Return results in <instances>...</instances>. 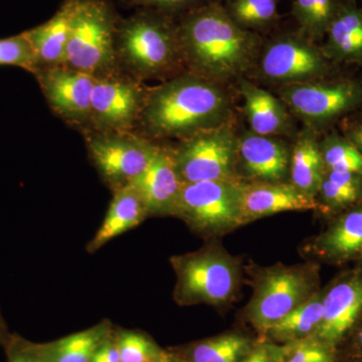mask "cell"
Returning <instances> with one entry per match:
<instances>
[{
  "label": "cell",
  "mask_w": 362,
  "mask_h": 362,
  "mask_svg": "<svg viewBox=\"0 0 362 362\" xmlns=\"http://www.w3.org/2000/svg\"><path fill=\"white\" fill-rule=\"evenodd\" d=\"M185 70L223 84L242 78L261 52L259 33L244 30L214 0L177 18Z\"/></svg>",
  "instance_id": "6da1fadb"
},
{
  "label": "cell",
  "mask_w": 362,
  "mask_h": 362,
  "mask_svg": "<svg viewBox=\"0 0 362 362\" xmlns=\"http://www.w3.org/2000/svg\"><path fill=\"white\" fill-rule=\"evenodd\" d=\"M230 112L221 84L185 71L147 89L136 132L154 142L181 141L226 124Z\"/></svg>",
  "instance_id": "7a4b0ae2"
},
{
  "label": "cell",
  "mask_w": 362,
  "mask_h": 362,
  "mask_svg": "<svg viewBox=\"0 0 362 362\" xmlns=\"http://www.w3.org/2000/svg\"><path fill=\"white\" fill-rule=\"evenodd\" d=\"M115 49L119 70L139 82L169 80L185 70L177 18L159 11L136 9L128 18H121Z\"/></svg>",
  "instance_id": "3957f363"
},
{
  "label": "cell",
  "mask_w": 362,
  "mask_h": 362,
  "mask_svg": "<svg viewBox=\"0 0 362 362\" xmlns=\"http://www.w3.org/2000/svg\"><path fill=\"white\" fill-rule=\"evenodd\" d=\"M120 18L110 0H76L63 66L96 78L123 74L115 49Z\"/></svg>",
  "instance_id": "277c9868"
},
{
  "label": "cell",
  "mask_w": 362,
  "mask_h": 362,
  "mask_svg": "<svg viewBox=\"0 0 362 362\" xmlns=\"http://www.w3.org/2000/svg\"><path fill=\"white\" fill-rule=\"evenodd\" d=\"M170 264L176 276L173 298L180 306L226 304L239 288L240 263L220 247L171 257Z\"/></svg>",
  "instance_id": "5b68a950"
},
{
  "label": "cell",
  "mask_w": 362,
  "mask_h": 362,
  "mask_svg": "<svg viewBox=\"0 0 362 362\" xmlns=\"http://www.w3.org/2000/svg\"><path fill=\"white\" fill-rule=\"evenodd\" d=\"M242 185L226 181L183 183L173 216L204 237L230 232L245 225Z\"/></svg>",
  "instance_id": "8992f818"
},
{
  "label": "cell",
  "mask_w": 362,
  "mask_h": 362,
  "mask_svg": "<svg viewBox=\"0 0 362 362\" xmlns=\"http://www.w3.org/2000/svg\"><path fill=\"white\" fill-rule=\"evenodd\" d=\"M318 272L314 265L274 266L259 273L247 305L250 323L265 333L290 311L315 294Z\"/></svg>",
  "instance_id": "52a82bcc"
},
{
  "label": "cell",
  "mask_w": 362,
  "mask_h": 362,
  "mask_svg": "<svg viewBox=\"0 0 362 362\" xmlns=\"http://www.w3.org/2000/svg\"><path fill=\"white\" fill-rule=\"evenodd\" d=\"M279 96L288 110L316 131L362 107V82L352 78L282 86Z\"/></svg>",
  "instance_id": "ba28073f"
},
{
  "label": "cell",
  "mask_w": 362,
  "mask_h": 362,
  "mask_svg": "<svg viewBox=\"0 0 362 362\" xmlns=\"http://www.w3.org/2000/svg\"><path fill=\"white\" fill-rule=\"evenodd\" d=\"M170 149L183 183L242 182L238 173V137L228 124L181 140Z\"/></svg>",
  "instance_id": "9c48e42d"
},
{
  "label": "cell",
  "mask_w": 362,
  "mask_h": 362,
  "mask_svg": "<svg viewBox=\"0 0 362 362\" xmlns=\"http://www.w3.org/2000/svg\"><path fill=\"white\" fill-rule=\"evenodd\" d=\"M84 134L90 161L112 192L137 180L160 147L136 131H87Z\"/></svg>",
  "instance_id": "30bf717a"
},
{
  "label": "cell",
  "mask_w": 362,
  "mask_h": 362,
  "mask_svg": "<svg viewBox=\"0 0 362 362\" xmlns=\"http://www.w3.org/2000/svg\"><path fill=\"white\" fill-rule=\"evenodd\" d=\"M259 54L262 77L281 87L321 80L332 71L322 49L298 30L274 37Z\"/></svg>",
  "instance_id": "8fae6325"
},
{
  "label": "cell",
  "mask_w": 362,
  "mask_h": 362,
  "mask_svg": "<svg viewBox=\"0 0 362 362\" xmlns=\"http://www.w3.org/2000/svg\"><path fill=\"white\" fill-rule=\"evenodd\" d=\"M147 89L148 88L145 87L142 82L125 74L98 78L93 88L90 122L88 131H136Z\"/></svg>",
  "instance_id": "7c38bea8"
},
{
  "label": "cell",
  "mask_w": 362,
  "mask_h": 362,
  "mask_svg": "<svg viewBox=\"0 0 362 362\" xmlns=\"http://www.w3.org/2000/svg\"><path fill=\"white\" fill-rule=\"evenodd\" d=\"M35 76L52 110L73 127L89 130L92 92L98 78L65 66L42 69Z\"/></svg>",
  "instance_id": "4fadbf2b"
},
{
  "label": "cell",
  "mask_w": 362,
  "mask_h": 362,
  "mask_svg": "<svg viewBox=\"0 0 362 362\" xmlns=\"http://www.w3.org/2000/svg\"><path fill=\"white\" fill-rule=\"evenodd\" d=\"M362 314V274L354 273L325 292L323 318L314 338L337 349Z\"/></svg>",
  "instance_id": "5bb4252c"
},
{
  "label": "cell",
  "mask_w": 362,
  "mask_h": 362,
  "mask_svg": "<svg viewBox=\"0 0 362 362\" xmlns=\"http://www.w3.org/2000/svg\"><path fill=\"white\" fill-rule=\"evenodd\" d=\"M151 216H173L183 182L170 148L159 147L146 170L131 183Z\"/></svg>",
  "instance_id": "9a60e30c"
},
{
  "label": "cell",
  "mask_w": 362,
  "mask_h": 362,
  "mask_svg": "<svg viewBox=\"0 0 362 362\" xmlns=\"http://www.w3.org/2000/svg\"><path fill=\"white\" fill-rule=\"evenodd\" d=\"M320 209L315 197L304 194L291 183L252 181L242 185L244 223L284 211Z\"/></svg>",
  "instance_id": "2e32d148"
},
{
  "label": "cell",
  "mask_w": 362,
  "mask_h": 362,
  "mask_svg": "<svg viewBox=\"0 0 362 362\" xmlns=\"http://www.w3.org/2000/svg\"><path fill=\"white\" fill-rule=\"evenodd\" d=\"M287 146L272 136L250 132L238 137V168L252 181L281 182L290 168Z\"/></svg>",
  "instance_id": "e0dca14e"
},
{
  "label": "cell",
  "mask_w": 362,
  "mask_h": 362,
  "mask_svg": "<svg viewBox=\"0 0 362 362\" xmlns=\"http://www.w3.org/2000/svg\"><path fill=\"white\" fill-rule=\"evenodd\" d=\"M314 252L331 263L362 258V202L340 213L316 238Z\"/></svg>",
  "instance_id": "ac0fdd59"
},
{
  "label": "cell",
  "mask_w": 362,
  "mask_h": 362,
  "mask_svg": "<svg viewBox=\"0 0 362 362\" xmlns=\"http://www.w3.org/2000/svg\"><path fill=\"white\" fill-rule=\"evenodd\" d=\"M76 0H64L57 13L42 25L23 32L32 45L39 71L65 63Z\"/></svg>",
  "instance_id": "d6986e66"
},
{
  "label": "cell",
  "mask_w": 362,
  "mask_h": 362,
  "mask_svg": "<svg viewBox=\"0 0 362 362\" xmlns=\"http://www.w3.org/2000/svg\"><path fill=\"white\" fill-rule=\"evenodd\" d=\"M240 93L251 132L273 137L291 130L289 111L280 98L245 78H240Z\"/></svg>",
  "instance_id": "ffe728a7"
},
{
  "label": "cell",
  "mask_w": 362,
  "mask_h": 362,
  "mask_svg": "<svg viewBox=\"0 0 362 362\" xmlns=\"http://www.w3.org/2000/svg\"><path fill=\"white\" fill-rule=\"evenodd\" d=\"M324 40L321 49L331 63L362 66V8L356 0L343 7Z\"/></svg>",
  "instance_id": "44dd1931"
},
{
  "label": "cell",
  "mask_w": 362,
  "mask_h": 362,
  "mask_svg": "<svg viewBox=\"0 0 362 362\" xmlns=\"http://www.w3.org/2000/svg\"><path fill=\"white\" fill-rule=\"evenodd\" d=\"M149 218L141 197L132 185L113 192V199L103 223L87 245V252H96L124 233L132 230Z\"/></svg>",
  "instance_id": "7402d4cb"
},
{
  "label": "cell",
  "mask_w": 362,
  "mask_h": 362,
  "mask_svg": "<svg viewBox=\"0 0 362 362\" xmlns=\"http://www.w3.org/2000/svg\"><path fill=\"white\" fill-rule=\"evenodd\" d=\"M326 173L315 131L307 128L295 142L290 157L291 185L312 197H317Z\"/></svg>",
  "instance_id": "603a6c76"
},
{
  "label": "cell",
  "mask_w": 362,
  "mask_h": 362,
  "mask_svg": "<svg viewBox=\"0 0 362 362\" xmlns=\"http://www.w3.org/2000/svg\"><path fill=\"white\" fill-rule=\"evenodd\" d=\"M112 334L109 321L47 344H37L44 362H92L97 350Z\"/></svg>",
  "instance_id": "cb8c5ba5"
},
{
  "label": "cell",
  "mask_w": 362,
  "mask_h": 362,
  "mask_svg": "<svg viewBox=\"0 0 362 362\" xmlns=\"http://www.w3.org/2000/svg\"><path fill=\"white\" fill-rule=\"evenodd\" d=\"M324 294L325 292H316L306 302L274 324L266 334L284 343L313 337L323 318Z\"/></svg>",
  "instance_id": "d4e9b609"
},
{
  "label": "cell",
  "mask_w": 362,
  "mask_h": 362,
  "mask_svg": "<svg viewBox=\"0 0 362 362\" xmlns=\"http://www.w3.org/2000/svg\"><path fill=\"white\" fill-rule=\"evenodd\" d=\"M351 0H292L291 14L298 32L316 42L325 37L328 28Z\"/></svg>",
  "instance_id": "484cf974"
},
{
  "label": "cell",
  "mask_w": 362,
  "mask_h": 362,
  "mask_svg": "<svg viewBox=\"0 0 362 362\" xmlns=\"http://www.w3.org/2000/svg\"><path fill=\"white\" fill-rule=\"evenodd\" d=\"M320 209L342 213L362 202V175L326 171L316 197Z\"/></svg>",
  "instance_id": "4316f807"
},
{
  "label": "cell",
  "mask_w": 362,
  "mask_h": 362,
  "mask_svg": "<svg viewBox=\"0 0 362 362\" xmlns=\"http://www.w3.org/2000/svg\"><path fill=\"white\" fill-rule=\"evenodd\" d=\"M252 347L249 338L230 333L195 343L185 358L192 362H240Z\"/></svg>",
  "instance_id": "83f0119b"
},
{
  "label": "cell",
  "mask_w": 362,
  "mask_h": 362,
  "mask_svg": "<svg viewBox=\"0 0 362 362\" xmlns=\"http://www.w3.org/2000/svg\"><path fill=\"white\" fill-rule=\"evenodd\" d=\"M226 13L244 30L258 33L279 20L278 0H226Z\"/></svg>",
  "instance_id": "f1b7e54d"
},
{
  "label": "cell",
  "mask_w": 362,
  "mask_h": 362,
  "mask_svg": "<svg viewBox=\"0 0 362 362\" xmlns=\"http://www.w3.org/2000/svg\"><path fill=\"white\" fill-rule=\"evenodd\" d=\"M326 171L362 175V154L344 135L331 133L319 141Z\"/></svg>",
  "instance_id": "f546056e"
},
{
  "label": "cell",
  "mask_w": 362,
  "mask_h": 362,
  "mask_svg": "<svg viewBox=\"0 0 362 362\" xmlns=\"http://www.w3.org/2000/svg\"><path fill=\"white\" fill-rule=\"evenodd\" d=\"M335 358L337 349L310 337L280 346L278 362H335Z\"/></svg>",
  "instance_id": "4dcf8cb0"
},
{
  "label": "cell",
  "mask_w": 362,
  "mask_h": 362,
  "mask_svg": "<svg viewBox=\"0 0 362 362\" xmlns=\"http://www.w3.org/2000/svg\"><path fill=\"white\" fill-rule=\"evenodd\" d=\"M114 338L120 362H151L162 352L149 337L137 331H119Z\"/></svg>",
  "instance_id": "1f68e13d"
},
{
  "label": "cell",
  "mask_w": 362,
  "mask_h": 362,
  "mask_svg": "<svg viewBox=\"0 0 362 362\" xmlns=\"http://www.w3.org/2000/svg\"><path fill=\"white\" fill-rule=\"evenodd\" d=\"M0 66H18L33 75L37 73L35 52L23 33L0 39Z\"/></svg>",
  "instance_id": "d6a6232c"
},
{
  "label": "cell",
  "mask_w": 362,
  "mask_h": 362,
  "mask_svg": "<svg viewBox=\"0 0 362 362\" xmlns=\"http://www.w3.org/2000/svg\"><path fill=\"white\" fill-rule=\"evenodd\" d=\"M127 8L152 9L178 18L214 0H119Z\"/></svg>",
  "instance_id": "836d02e7"
},
{
  "label": "cell",
  "mask_w": 362,
  "mask_h": 362,
  "mask_svg": "<svg viewBox=\"0 0 362 362\" xmlns=\"http://www.w3.org/2000/svg\"><path fill=\"white\" fill-rule=\"evenodd\" d=\"M7 362H44L40 356L37 344L9 334L6 341Z\"/></svg>",
  "instance_id": "e575fe53"
},
{
  "label": "cell",
  "mask_w": 362,
  "mask_h": 362,
  "mask_svg": "<svg viewBox=\"0 0 362 362\" xmlns=\"http://www.w3.org/2000/svg\"><path fill=\"white\" fill-rule=\"evenodd\" d=\"M280 346L262 344L252 347L251 351L240 362H278Z\"/></svg>",
  "instance_id": "d590c367"
},
{
  "label": "cell",
  "mask_w": 362,
  "mask_h": 362,
  "mask_svg": "<svg viewBox=\"0 0 362 362\" xmlns=\"http://www.w3.org/2000/svg\"><path fill=\"white\" fill-rule=\"evenodd\" d=\"M92 362H120L115 338L112 337V334L97 350Z\"/></svg>",
  "instance_id": "8d00e7d4"
},
{
  "label": "cell",
  "mask_w": 362,
  "mask_h": 362,
  "mask_svg": "<svg viewBox=\"0 0 362 362\" xmlns=\"http://www.w3.org/2000/svg\"><path fill=\"white\" fill-rule=\"evenodd\" d=\"M343 133L362 154V117L347 121L343 126Z\"/></svg>",
  "instance_id": "74e56055"
},
{
  "label": "cell",
  "mask_w": 362,
  "mask_h": 362,
  "mask_svg": "<svg viewBox=\"0 0 362 362\" xmlns=\"http://www.w3.org/2000/svg\"><path fill=\"white\" fill-rule=\"evenodd\" d=\"M351 331L354 332L351 340L352 356H362V314Z\"/></svg>",
  "instance_id": "f35d334b"
},
{
  "label": "cell",
  "mask_w": 362,
  "mask_h": 362,
  "mask_svg": "<svg viewBox=\"0 0 362 362\" xmlns=\"http://www.w3.org/2000/svg\"><path fill=\"white\" fill-rule=\"evenodd\" d=\"M8 335L6 324L4 322V318H2L1 312H0V343H1V344H4V342L6 341Z\"/></svg>",
  "instance_id": "ab89813d"
},
{
  "label": "cell",
  "mask_w": 362,
  "mask_h": 362,
  "mask_svg": "<svg viewBox=\"0 0 362 362\" xmlns=\"http://www.w3.org/2000/svg\"><path fill=\"white\" fill-rule=\"evenodd\" d=\"M168 362H192L190 361H188L187 358H185V357L175 356V354H168Z\"/></svg>",
  "instance_id": "60d3db41"
},
{
  "label": "cell",
  "mask_w": 362,
  "mask_h": 362,
  "mask_svg": "<svg viewBox=\"0 0 362 362\" xmlns=\"http://www.w3.org/2000/svg\"><path fill=\"white\" fill-rule=\"evenodd\" d=\"M151 362H168V352L162 351L160 356Z\"/></svg>",
  "instance_id": "b9f144b4"
},
{
  "label": "cell",
  "mask_w": 362,
  "mask_h": 362,
  "mask_svg": "<svg viewBox=\"0 0 362 362\" xmlns=\"http://www.w3.org/2000/svg\"><path fill=\"white\" fill-rule=\"evenodd\" d=\"M349 362H362V356H352Z\"/></svg>",
  "instance_id": "7bdbcfd3"
}]
</instances>
